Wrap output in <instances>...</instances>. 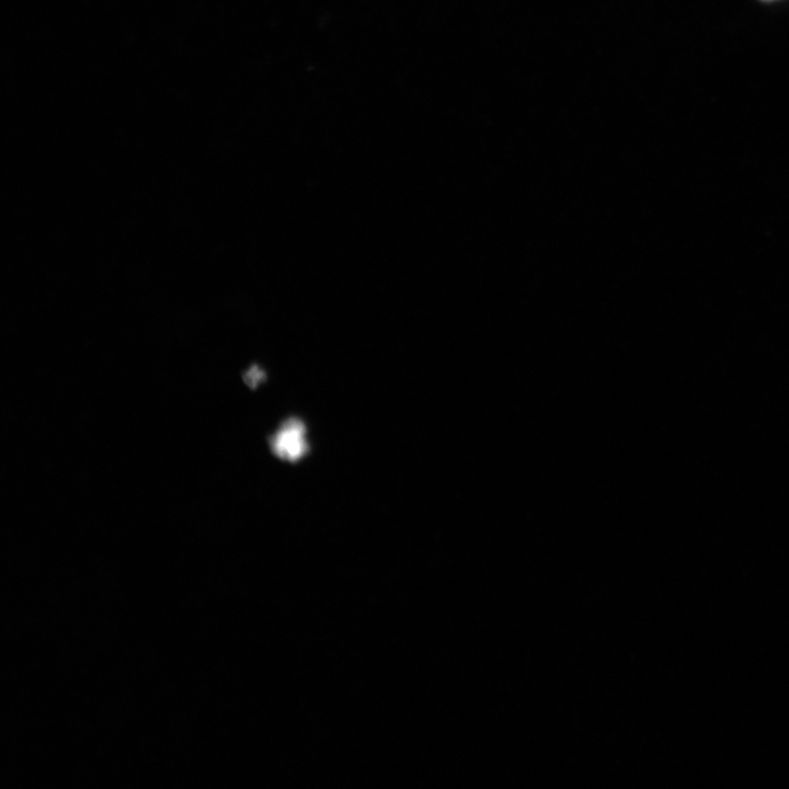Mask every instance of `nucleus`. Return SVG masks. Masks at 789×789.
<instances>
[{
  "label": "nucleus",
  "instance_id": "2",
  "mask_svg": "<svg viewBox=\"0 0 789 789\" xmlns=\"http://www.w3.org/2000/svg\"><path fill=\"white\" fill-rule=\"evenodd\" d=\"M266 374L265 372L261 371L258 367H251L246 374L244 375V380L246 384L250 388H256L263 380H265Z\"/></svg>",
  "mask_w": 789,
  "mask_h": 789
},
{
  "label": "nucleus",
  "instance_id": "1",
  "mask_svg": "<svg viewBox=\"0 0 789 789\" xmlns=\"http://www.w3.org/2000/svg\"><path fill=\"white\" fill-rule=\"evenodd\" d=\"M306 432L305 423L299 418L283 421L278 432L270 439L272 453L283 461H300L310 451Z\"/></svg>",
  "mask_w": 789,
  "mask_h": 789
}]
</instances>
